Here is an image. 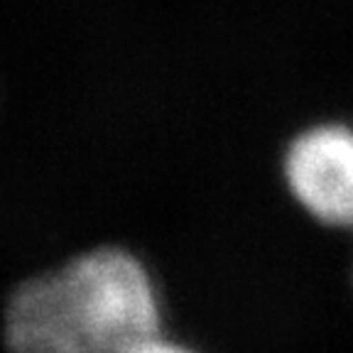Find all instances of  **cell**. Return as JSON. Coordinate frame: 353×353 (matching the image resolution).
Listing matches in <instances>:
<instances>
[{"label": "cell", "instance_id": "6da1fadb", "mask_svg": "<svg viewBox=\"0 0 353 353\" xmlns=\"http://www.w3.org/2000/svg\"><path fill=\"white\" fill-rule=\"evenodd\" d=\"M162 334L157 275L121 243H99L20 277L0 307L8 353H138Z\"/></svg>", "mask_w": 353, "mask_h": 353}, {"label": "cell", "instance_id": "7a4b0ae2", "mask_svg": "<svg viewBox=\"0 0 353 353\" xmlns=\"http://www.w3.org/2000/svg\"><path fill=\"white\" fill-rule=\"evenodd\" d=\"M285 182L312 219L353 228V128L324 123L299 132L285 152Z\"/></svg>", "mask_w": 353, "mask_h": 353}, {"label": "cell", "instance_id": "3957f363", "mask_svg": "<svg viewBox=\"0 0 353 353\" xmlns=\"http://www.w3.org/2000/svg\"><path fill=\"white\" fill-rule=\"evenodd\" d=\"M138 353H196L192 346H187V343L176 341V339H170L167 334H162V336H157L154 341H150L148 346H143Z\"/></svg>", "mask_w": 353, "mask_h": 353}]
</instances>
